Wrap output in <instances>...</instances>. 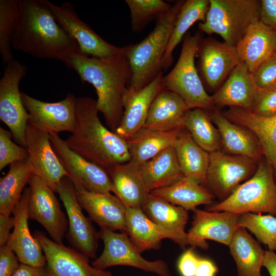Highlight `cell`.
<instances>
[{
  "label": "cell",
  "instance_id": "cell-1",
  "mask_svg": "<svg viewBox=\"0 0 276 276\" xmlns=\"http://www.w3.org/2000/svg\"><path fill=\"white\" fill-rule=\"evenodd\" d=\"M49 2L19 0L12 47L39 59L60 60L65 64L71 54L82 53L55 19Z\"/></svg>",
  "mask_w": 276,
  "mask_h": 276
},
{
  "label": "cell",
  "instance_id": "cell-2",
  "mask_svg": "<svg viewBox=\"0 0 276 276\" xmlns=\"http://www.w3.org/2000/svg\"><path fill=\"white\" fill-rule=\"evenodd\" d=\"M66 66L74 70L81 80L95 87L97 107L110 130L116 132L124 113V99L131 78L126 54L101 59L73 53Z\"/></svg>",
  "mask_w": 276,
  "mask_h": 276
},
{
  "label": "cell",
  "instance_id": "cell-3",
  "mask_svg": "<svg viewBox=\"0 0 276 276\" xmlns=\"http://www.w3.org/2000/svg\"><path fill=\"white\" fill-rule=\"evenodd\" d=\"M99 112L96 100L77 98L75 128L65 142L73 151L107 170L130 160L131 156L125 140L103 125Z\"/></svg>",
  "mask_w": 276,
  "mask_h": 276
},
{
  "label": "cell",
  "instance_id": "cell-4",
  "mask_svg": "<svg viewBox=\"0 0 276 276\" xmlns=\"http://www.w3.org/2000/svg\"><path fill=\"white\" fill-rule=\"evenodd\" d=\"M184 1H177L157 18L155 28L142 41L124 47L131 70L124 98L147 86L163 71V59Z\"/></svg>",
  "mask_w": 276,
  "mask_h": 276
},
{
  "label": "cell",
  "instance_id": "cell-5",
  "mask_svg": "<svg viewBox=\"0 0 276 276\" xmlns=\"http://www.w3.org/2000/svg\"><path fill=\"white\" fill-rule=\"evenodd\" d=\"M274 170L266 159L261 161L254 175L239 185L226 199L209 206L208 211L237 214L268 213L276 216V182Z\"/></svg>",
  "mask_w": 276,
  "mask_h": 276
},
{
  "label": "cell",
  "instance_id": "cell-6",
  "mask_svg": "<svg viewBox=\"0 0 276 276\" xmlns=\"http://www.w3.org/2000/svg\"><path fill=\"white\" fill-rule=\"evenodd\" d=\"M201 40L198 34L186 36L179 58L172 70L163 76L162 84L164 88L180 96L190 109L211 111L215 104L205 90L195 64Z\"/></svg>",
  "mask_w": 276,
  "mask_h": 276
},
{
  "label": "cell",
  "instance_id": "cell-7",
  "mask_svg": "<svg viewBox=\"0 0 276 276\" xmlns=\"http://www.w3.org/2000/svg\"><path fill=\"white\" fill-rule=\"evenodd\" d=\"M260 1L257 0H210L201 31L220 35L224 42L236 46L248 28L260 20Z\"/></svg>",
  "mask_w": 276,
  "mask_h": 276
},
{
  "label": "cell",
  "instance_id": "cell-8",
  "mask_svg": "<svg viewBox=\"0 0 276 276\" xmlns=\"http://www.w3.org/2000/svg\"><path fill=\"white\" fill-rule=\"evenodd\" d=\"M27 73V66L14 59L6 65L0 80L1 120L9 127L15 141L25 148L30 116L24 105L19 86Z\"/></svg>",
  "mask_w": 276,
  "mask_h": 276
},
{
  "label": "cell",
  "instance_id": "cell-9",
  "mask_svg": "<svg viewBox=\"0 0 276 276\" xmlns=\"http://www.w3.org/2000/svg\"><path fill=\"white\" fill-rule=\"evenodd\" d=\"M99 233L104 248L101 255L92 262L94 267L106 270L112 266H127L158 276H173L165 261L144 259L126 233L106 229H101Z\"/></svg>",
  "mask_w": 276,
  "mask_h": 276
},
{
  "label": "cell",
  "instance_id": "cell-10",
  "mask_svg": "<svg viewBox=\"0 0 276 276\" xmlns=\"http://www.w3.org/2000/svg\"><path fill=\"white\" fill-rule=\"evenodd\" d=\"M55 192L59 195L67 215L68 227L66 237L68 242L76 250L95 259L100 239V233L95 229L90 219L84 215L71 179L68 177H63L57 185Z\"/></svg>",
  "mask_w": 276,
  "mask_h": 276
},
{
  "label": "cell",
  "instance_id": "cell-11",
  "mask_svg": "<svg viewBox=\"0 0 276 276\" xmlns=\"http://www.w3.org/2000/svg\"><path fill=\"white\" fill-rule=\"evenodd\" d=\"M49 4L58 24L76 40L83 54L101 59L125 54L124 47H116L108 43L83 21L71 3L66 2L57 6L49 1Z\"/></svg>",
  "mask_w": 276,
  "mask_h": 276
},
{
  "label": "cell",
  "instance_id": "cell-12",
  "mask_svg": "<svg viewBox=\"0 0 276 276\" xmlns=\"http://www.w3.org/2000/svg\"><path fill=\"white\" fill-rule=\"evenodd\" d=\"M28 183L29 219L41 224L53 241L62 243L68 230V221L55 192L43 179L34 174Z\"/></svg>",
  "mask_w": 276,
  "mask_h": 276
},
{
  "label": "cell",
  "instance_id": "cell-13",
  "mask_svg": "<svg viewBox=\"0 0 276 276\" xmlns=\"http://www.w3.org/2000/svg\"><path fill=\"white\" fill-rule=\"evenodd\" d=\"M206 186L222 201L240 182L251 177L257 167L255 161L243 156L227 154L220 150L209 153Z\"/></svg>",
  "mask_w": 276,
  "mask_h": 276
},
{
  "label": "cell",
  "instance_id": "cell-14",
  "mask_svg": "<svg viewBox=\"0 0 276 276\" xmlns=\"http://www.w3.org/2000/svg\"><path fill=\"white\" fill-rule=\"evenodd\" d=\"M33 236L42 247L49 276H113L108 270L91 265L84 254L54 242L43 233L36 231Z\"/></svg>",
  "mask_w": 276,
  "mask_h": 276
},
{
  "label": "cell",
  "instance_id": "cell-15",
  "mask_svg": "<svg viewBox=\"0 0 276 276\" xmlns=\"http://www.w3.org/2000/svg\"><path fill=\"white\" fill-rule=\"evenodd\" d=\"M24 105L30 116L29 122L48 133H73L75 128L77 98L72 93L56 102H46L21 92Z\"/></svg>",
  "mask_w": 276,
  "mask_h": 276
},
{
  "label": "cell",
  "instance_id": "cell-16",
  "mask_svg": "<svg viewBox=\"0 0 276 276\" xmlns=\"http://www.w3.org/2000/svg\"><path fill=\"white\" fill-rule=\"evenodd\" d=\"M25 140L33 174L55 192L61 179L69 175L52 147L49 134L29 122Z\"/></svg>",
  "mask_w": 276,
  "mask_h": 276
},
{
  "label": "cell",
  "instance_id": "cell-17",
  "mask_svg": "<svg viewBox=\"0 0 276 276\" xmlns=\"http://www.w3.org/2000/svg\"><path fill=\"white\" fill-rule=\"evenodd\" d=\"M49 135L52 147L71 180L90 191L112 192L111 180L106 170L71 150L58 134Z\"/></svg>",
  "mask_w": 276,
  "mask_h": 276
},
{
  "label": "cell",
  "instance_id": "cell-18",
  "mask_svg": "<svg viewBox=\"0 0 276 276\" xmlns=\"http://www.w3.org/2000/svg\"><path fill=\"white\" fill-rule=\"evenodd\" d=\"M71 180L77 199L90 220L97 223L101 229L126 233L127 207L115 195L110 192L90 191L77 181Z\"/></svg>",
  "mask_w": 276,
  "mask_h": 276
},
{
  "label": "cell",
  "instance_id": "cell-19",
  "mask_svg": "<svg viewBox=\"0 0 276 276\" xmlns=\"http://www.w3.org/2000/svg\"><path fill=\"white\" fill-rule=\"evenodd\" d=\"M191 227L187 233L188 245L207 249L206 240L229 246L238 227L239 214L228 212H210L196 209Z\"/></svg>",
  "mask_w": 276,
  "mask_h": 276
},
{
  "label": "cell",
  "instance_id": "cell-20",
  "mask_svg": "<svg viewBox=\"0 0 276 276\" xmlns=\"http://www.w3.org/2000/svg\"><path fill=\"white\" fill-rule=\"evenodd\" d=\"M30 188H25L12 211L14 226L7 246L17 256L21 264L33 267H45L46 259L42 247L32 236L29 227L28 205Z\"/></svg>",
  "mask_w": 276,
  "mask_h": 276
},
{
  "label": "cell",
  "instance_id": "cell-21",
  "mask_svg": "<svg viewBox=\"0 0 276 276\" xmlns=\"http://www.w3.org/2000/svg\"><path fill=\"white\" fill-rule=\"evenodd\" d=\"M197 54L202 78L213 89L220 86L241 62L235 46L212 39L201 40Z\"/></svg>",
  "mask_w": 276,
  "mask_h": 276
},
{
  "label": "cell",
  "instance_id": "cell-22",
  "mask_svg": "<svg viewBox=\"0 0 276 276\" xmlns=\"http://www.w3.org/2000/svg\"><path fill=\"white\" fill-rule=\"evenodd\" d=\"M163 71L147 86L124 99V113L116 133L124 140L134 135L144 126L151 104L163 88Z\"/></svg>",
  "mask_w": 276,
  "mask_h": 276
},
{
  "label": "cell",
  "instance_id": "cell-23",
  "mask_svg": "<svg viewBox=\"0 0 276 276\" xmlns=\"http://www.w3.org/2000/svg\"><path fill=\"white\" fill-rule=\"evenodd\" d=\"M112 185V192L127 208H142L150 194L141 165L131 159L107 170Z\"/></svg>",
  "mask_w": 276,
  "mask_h": 276
},
{
  "label": "cell",
  "instance_id": "cell-24",
  "mask_svg": "<svg viewBox=\"0 0 276 276\" xmlns=\"http://www.w3.org/2000/svg\"><path fill=\"white\" fill-rule=\"evenodd\" d=\"M257 88L251 73L241 61L211 97L215 104L252 111Z\"/></svg>",
  "mask_w": 276,
  "mask_h": 276
},
{
  "label": "cell",
  "instance_id": "cell-25",
  "mask_svg": "<svg viewBox=\"0 0 276 276\" xmlns=\"http://www.w3.org/2000/svg\"><path fill=\"white\" fill-rule=\"evenodd\" d=\"M236 47L240 61L252 73L276 52V31L258 21L250 26Z\"/></svg>",
  "mask_w": 276,
  "mask_h": 276
},
{
  "label": "cell",
  "instance_id": "cell-26",
  "mask_svg": "<svg viewBox=\"0 0 276 276\" xmlns=\"http://www.w3.org/2000/svg\"><path fill=\"white\" fill-rule=\"evenodd\" d=\"M141 209L152 221L169 233L171 240L181 248L188 245L185 232L188 211L150 193Z\"/></svg>",
  "mask_w": 276,
  "mask_h": 276
},
{
  "label": "cell",
  "instance_id": "cell-27",
  "mask_svg": "<svg viewBox=\"0 0 276 276\" xmlns=\"http://www.w3.org/2000/svg\"><path fill=\"white\" fill-rule=\"evenodd\" d=\"M211 111L210 118L217 127L225 150L232 155L257 161L263 151L257 137L246 128L230 121L216 108Z\"/></svg>",
  "mask_w": 276,
  "mask_h": 276
},
{
  "label": "cell",
  "instance_id": "cell-28",
  "mask_svg": "<svg viewBox=\"0 0 276 276\" xmlns=\"http://www.w3.org/2000/svg\"><path fill=\"white\" fill-rule=\"evenodd\" d=\"M223 114L232 122L254 133L260 142L266 159L276 172V116L260 117L250 110L234 107Z\"/></svg>",
  "mask_w": 276,
  "mask_h": 276
},
{
  "label": "cell",
  "instance_id": "cell-29",
  "mask_svg": "<svg viewBox=\"0 0 276 276\" xmlns=\"http://www.w3.org/2000/svg\"><path fill=\"white\" fill-rule=\"evenodd\" d=\"M189 109L180 96L163 88L152 101L143 128L170 129L185 127L183 117Z\"/></svg>",
  "mask_w": 276,
  "mask_h": 276
},
{
  "label": "cell",
  "instance_id": "cell-30",
  "mask_svg": "<svg viewBox=\"0 0 276 276\" xmlns=\"http://www.w3.org/2000/svg\"><path fill=\"white\" fill-rule=\"evenodd\" d=\"M185 127L170 129L142 128L126 142L131 159L141 165L167 148L174 146Z\"/></svg>",
  "mask_w": 276,
  "mask_h": 276
},
{
  "label": "cell",
  "instance_id": "cell-31",
  "mask_svg": "<svg viewBox=\"0 0 276 276\" xmlns=\"http://www.w3.org/2000/svg\"><path fill=\"white\" fill-rule=\"evenodd\" d=\"M126 232L141 253L158 249L164 239L171 235L152 221L140 208H127L126 212Z\"/></svg>",
  "mask_w": 276,
  "mask_h": 276
},
{
  "label": "cell",
  "instance_id": "cell-32",
  "mask_svg": "<svg viewBox=\"0 0 276 276\" xmlns=\"http://www.w3.org/2000/svg\"><path fill=\"white\" fill-rule=\"evenodd\" d=\"M228 247L236 265L237 276H262L265 251L246 228H237Z\"/></svg>",
  "mask_w": 276,
  "mask_h": 276
},
{
  "label": "cell",
  "instance_id": "cell-33",
  "mask_svg": "<svg viewBox=\"0 0 276 276\" xmlns=\"http://www.w3.org/2000/svg\"><path fill=\"white\" fill-rule=\"evenodd\" d=\"M141 169L150 193L168 187L184 176L174 146L167 148L141 164Z\"/></svg>",
  "mask_w": 276,
  "mask_h": 276
},
{
  "label": "cell",
  "instance_id": "cell-34",
  "mask_svg": "<svg viewBox=\"0 0 276 276\" xmlns=\"http://www.w3.org/2000/svg\"><path fill=\"white\" fill-rule=\"evenodd\" d=\"M150 194L188 211H193L199 205L214 202V196L211 191L185 176L173 184L154 190Z\"/></svg>",
  "mask_w": 276,
  "mask_h": 276
},
{
  "label": "cell",
  "instance_id": "cell-35",
  "mask_svg": "<svg viewBox=\"0 0 276 276\" xmlns=\"http://www.w3.org/2000/svg\"><path fill=\"white\" fill-rule=\"evenodd\" d=\"M174 147L183 175L206 185L209 153L195 142L186 129L179 135Z\"/></svg>",
  "mask_w": 276,
  "mask_h": 276
},
{
  "label": "cell",
  "instance_id": "cell-36",
  "mask_svg": "<svg viewBox=\"0 0 276 276\" xmlns=\"http://www.w3.org/2000/svg\"><path fill=\"white\" fill-rule=\"evenodd\" d=\"M33 175L29 158L10 165L8 173L0 179V214L10 216Z\"/></svg>",
  "mask_w": 276,
  "mask_h": 276
},
{
  "label": "cell",
  "instance_id": "cell-37",
  "mask_svg": "<svg viewBox=\"0 0 276 276\" xmlns=\"http://www.w3.org/2000/svg\"><path fill=\"white\" fill-rule=\"evenodd\" d=\"M210 6V0L185 1L171 34L162 61V70L171 65L173 52L189 28L196 21H204Z\"/></svg>",
  "mask_w": 276,
  "mask_h": 276
},
{
  "label": "cell",
  "instance_id": "cell-38",
  "mask_svg": "<svg viewBox=\"0 0 276 276\" xmlns=\"http://www.w3.org/2000/svg\"><path fill=\"white\" fill-rule=\"evenodd\" d=\"M183 125L195 142L204 150L210 153L219 150L221 142L219 132L203 110L189 109L185 114Z\"/></svg>",
  "mask_w": 276,
  "mask_h": 276
},
{
  "label": "cell",
  "instance_id": "cell-39",
  "mask_svg": "<svg viewBox=\"0 0 276 276\" xmlns=\"http://www.w3.org/2000/svg\"><path fill=\"white\" fill-rule=\"evenodd\" d=\"M18 3L19 0L0 1V53L5 66L14 60L12 40L18 16Z\"/></svg>",
  "mask_w": 276,
  "mask_h": 276
},
{
  "label": "cell",
  "instance_id": "cell-40",
  "mask_svg": "<svg viewBox=\"0 0 276 276\" xmlns=\"http://www.w3.org/2000/svg\"><path fill=\"white\" fill-rule=\"evenodd\" d=\"M238 226L247 228L268 250L276 252V217L245 213L239 215Z\"/></svg>",
  "mask_w": 276,
  "mask_h": 276
},
{
  "label": "cell",
  "instance_id": "cell-41",
  "mask_svg": "<svg viewBox=\"0 0 276 276\" xmlns=\"http://www.w3.org/2000/svg\"><path fill=\"white\" fill-rule=\"evenodd\" d=\"M125 2L130 10L132 31L136 33L142 31L149 22L172 6L162 0H126Z\"/></svg>",
  "mask_w": 276,
  "mask_h": 276
},
{
  "label": "cell",
  "instance_id": "cell-42",
  "mask_svg": "<svg viewBox=\"0 0 276 276\" xmlns=\"http://www.w3.org/2000/svg\"><path fill=\"white\" fill-rule=\"evenodd\" d=\"M11 131L0 127V171L17 161L29 158L27 149L12 141Z\"/></svg>",
  "mask_w": 276,
  "mask_h": 276
},
{
  "label": "cell",
  "instance_id": "cell-43",
  "mask_svg": "<svg viewBox=\"0 0 276 276\" xmlns=\"http://www.w3.org/2000/svg\"><path fill=\"white\" fill-rule=\"evenodd\" d=\"M251 75L257 87L276 88V52L260 65Z\"/></svg>",
  "mask_w": 276,
  "mask_h": 276
},
{
  "label": "cell",
  "instance_id": "cell-44",
  "mask_svg": "<svg viewBox=\"0 0 276 276\" xmlns=\"http://www.w3.org/2000/svg\"><path fill=\"white\" fill-rule=\"evenodd\" d=\"M251 111L263 117L276 116V88L263 89L257 87L254 105Z\"/></svg>",
  "mask_w": 276,
  "mask_h": 276
},
{
  "label": "cell",
  "instance_id": "cell-45",
  "mask_svg": "<svg viewBox=\"0 0 276 276\" xmlns=\"http://www.w3.org/2000/svg\"><path fill=\"white\" fill-rule=\"evenodd\" d=\"M20 264L15 253L7 245L0 246V276H12Z\"/></svg>",
  "mask_w": 276,
  "mask_h": 276
},
{
  "label": "cell",
  "instance_id": "cell-46",
  "mask_svg": "<svg viewBox=\"0 0 276 276\" xmlns=\"http://www.w3.org/2000/svg\"><path fill=\"white\" fill-rule=\"evenodd\" d=\"M193 247L186 250L179 259L177 267L182 276H195L199 258Z\"/></svg>",
  "mask_w": 276,
  "mask_h": 276
},
{
  "label": "cell",
  "instance_id": "cell-47",
  "mask_svg": "<svg viewBox=\"0 0 276 276\" xmlns=\"http://www.w3.org/2000/svg\"><path fill=\"white\" fill-rule=\"evenodd\" d=\"M260 21L276 31V0L260 1Z\"/></svg>",
  "mask_w": 276,
  "mask_h": 276
},
{
  "label": "cell",
  "instance_id": "cell-48",
  "mask_svg": "<svg viewBox=\"0 0 276 276\" xmlns=\"http://www.w3.org/2000/svg\"><path fill=\"white\" fill-rule=\"evenodd\" d=\"M14 226V217L0 214V246L7 244Z\"/></svg>",
  "mask_w": 276,
  "mask_h": 276
},
{
  "label": "cell",
  "instance_id": "cell-49",
  "mask_svg": "<svg viewBox=\"0 0 276 276\" xmlns=\"http://www.w3.org/2000/svg\"><path fill=\"white\" fill-rule=\"evenodd\" d=\"M217 267L211 260L199 258L195 276H215Z\"/></svg>",
  "mask_w": 276,
  "mask_h": 276
},
{
  "label": "cell",
  "instance_id": "cell-50",
  "mask_svg": "<svg viewBox=\"0 0 276 276\" xmlns=\"http://www.w3.org/2000/svg\"><path fill=\"white\" fill-rule=\"evenodd\" d=\"M12 276H49L45 267H33L20 264Z\"/></svg>",
  "mask_w": 276,
  "mask_h": 276
},
{
  "label": "cell",
  "instance_id": "cell-51",
  "mask_svg": "<svg viewBox=\"0 0 276 276\" xmlns=\"http://www.w3.org/2000/svg\"><path fill=\"white\" fill-rule=\"evenodd\" d=\"M263 266L267 270L270 276H276V252L265 250Z\"/></svg>",
  "mask_w": 276,
  "mask_h": 276
}]
</instances>
